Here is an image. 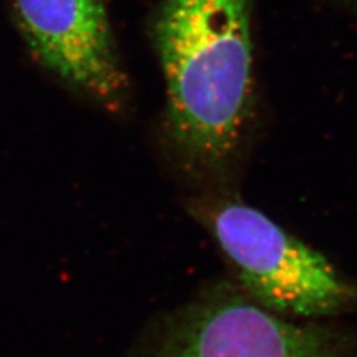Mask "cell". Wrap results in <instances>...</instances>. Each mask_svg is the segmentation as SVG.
I'll use <instances>...</instances> for the list:
<instances>
[{"label": "cell", "mask_w": 357, "mask_h": 357, "mask_svg": "<svg viewBox=\"0 0 357 357\" xmlns=\"http://www.w3.org/2000/svg\"><path fill=\"white\" fill-rule=\"evenodd\" d=\"M153 40L173 148L191 172L213 173L236 152L250 115V0H162Z\"/></svg>", "instance_id": "cell-1"}, {"label": "cell", "mask_w": 357, "mask_h": 357, "mask_svg": "<svg viewBox=\"0 0 357 357\" xmlns=\"http://www.w3.org/2000/svg\"><path fill=\"white\" fill-rule=\"evenodd\" d=\"M207 223L237 268L248 296L274 314L310 320L332 317L354 299L325 256L262 211L227 201L207 211Z\"/></svg>", "instance_id": "cell-2"}, {"label": "cell", "mask_w": 357, "mask_h": 357, "mask_svg": "<svg viewBox=\"0 0 357 357\" xmlns=\"http://www.w3.org/2000/svg\"><path fill=\"white\" fill-rule=\"evenodd\" d=\"M134 357H357V345L331 326L286 320L227 289L156 323Z\"/></svg>", "instance_id": "cell-3"}, {"label": "cell", "mask_w": 357, "mask_h": 357, "mask_svg": "<svg viewBox=\"0 0 357 357\" xmlns=\"http://www.w3.org/2000/svg\"><path fill=\"white\" fill-rule=\"evenodd\" d=\"M36 60L98 103L118 109L127 91L105 0H13Z\"/></svg>", "instance_id": "cell-4"}, {"label": "cell", "mask_w": 357, "mask_h": 357, "mask_svg": "<svg viewBox=\"0 0 357 357\" xmlns=\"http://www.w3.org/2000/svg\"><path fill=\"white\" fill-rule=\"evenodd\" d=\"M345 3H347L350 8H353L356 13H357V0H344Z\"/></svg>", "instance_id": "cell-5"}]
</instances>
